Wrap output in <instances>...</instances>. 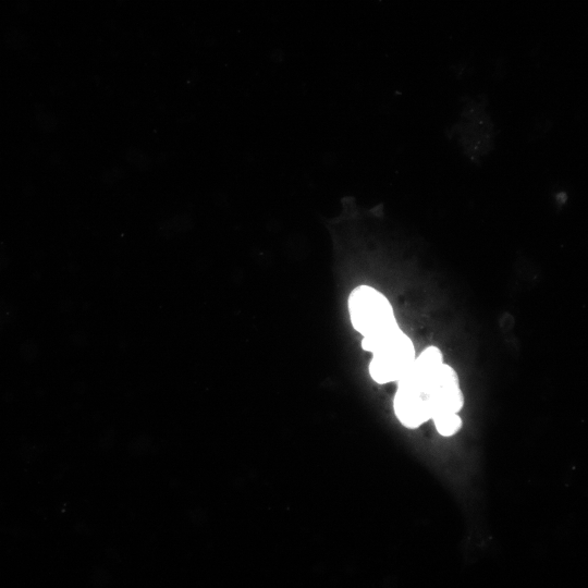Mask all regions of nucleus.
<instances>
[{
    "label": "nucleus",
    "mask_w": 588,
    "mask_h": 588,
    "mask_svg": "<svg viewBox=\"0 0 588 588\" xmlns=\"http://www.w3.org/2000/svg\"><path fill=\"white\" fill-rule=\"evenodd\" d=\"M463 406L459 377L436 347L424 350L398 382L394 409L399 422L410 430L436 414L459 413Z\"/></svg>",
    "instance_id": "obj_1"
},
{
    "label": "nucleus",
    "mask_w": 588,
    "mask_h": 588,
    "mask_svg": "<svg viewBox=\"0 0 588 588\" xmlns=\"http://www.w3.org/2000/svg\"><path fill=\"white\" fill-rule=\"evenodd\" d=\"M349 312L354 329L363 336L364 350L400 329L391 304L384 294L372 287L360 286L352 291Z\"/></svg>",
    "instance_id": "obj_2"
},
{
    "label": "nucleus",
    "mask_w": 588,
    "mask_h": 588,
    "mask_svg": "<svg viewBox=\"0 0 588 588\" xmlns=\"http://www.w3.org/2000/svg\"><path fill=\"white\" fill-rule=\"evenodd\" d=\"M366 351L373 353L370 374L382 385L399 382L416 359L413 342L401 329L372 343Z\"/></svg>",
    "instance_id": "obj_3"
},
{
    "label": "nucleus",
    "mask_w": 588,
    "mask_h": 588,
    "mask_svg": "<svg viewBox=\"0 0 588 588\" xmlns=\"http://www.w3.org/2000/svg\"><path fill=\"white\" fill-rule=\"evenodd\" d=\"M458 137L464 143H490L495 138L494 126L486 112L485 105L471 101L465 107L459 126Z\"/></svg>",
    "instance_id": "obj_4"
},
{
    "label": "nucleus",
    "mask_w": 588,
    "mask_h": 588,
    "mask_svg": "<svg viewBox=\"0 0 588 588\" xmlns=\"http://www.w3.org/2000/svg\"><path fill=\"white\" fill-rule=\"evenodd\" d=\"M433 422L439 435L444 437L455 436L462 428V419L459 413H443L433 416Z\"/></svg>",
    "instance_id": "obj_5"
}]
</instances>
